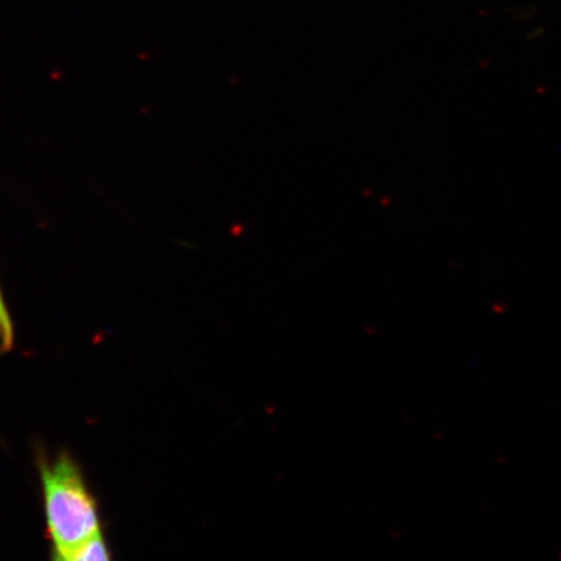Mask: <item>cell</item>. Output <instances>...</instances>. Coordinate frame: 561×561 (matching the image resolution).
Returning a JSON list of instances; mask_svg holds the SVG:
<instances>
[{"mask_svg":"<svg viewBox=\"0 0 561 561\" xmlns=\"http://www.w3.org/2000/svg\"><path fill=\"white\" fill-rule=\"evenodd\" d=\"M45 522L53 553L77 549L102 533L100 508L82 469L66 451L39 460Z\"/></svg>","mask_w":561,"mask_h":561,"instance_id":"obj_1","label":"cell"},{"mask_svg":"<svg viewBox=\"0 0 561 561\" xmlns=\"http://www.w3.org/2000/svg\"><path fill=\"white\" fill-rule=\"evenodd\" d=\"M51 561H114V559L101 533L72 551L53 553Z\"/></svg>","mask_w":561,"mask_h":561,"instance_id":"obj_2","label":"cell"},{"mask_svg":"<svg viewBox=\"0 0 561 561\" xmlns=\"http://www.w3.org/2000/svg\"><path fill=\"white\" fill-rule=\"evenodd\" d=\"M13 345H15V328L0 287V353H9Z\"/></svg>","mask_w":561,"mask_h":561,"instance_id":"obj_3","label":"cell"},{"mask_svg":"<svg viewBox=\"0 0 561 561\" xmlns=\"http://www.w3.org/2000/svg\"><path fill=\"white\" fill-rule=\"evenodd\" d=\"M537 10L531 9V5L518 7L517 11H512L516 20H528L536 15Z\"/></svg>","mask_w":561,"mask_h":561,"instance_id":"obj_4","label":"cell"}]
</instances>
